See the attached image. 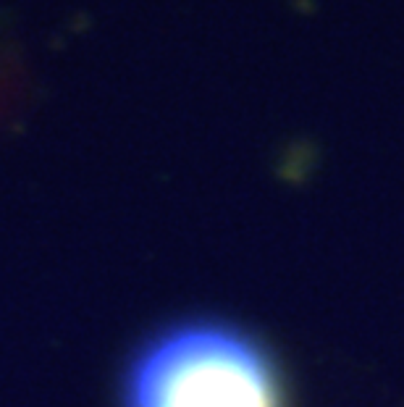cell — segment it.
Instances as JSON below:
<instances>
[{
  "instance_id": "1",
  "label": "cell",
  "mask_w": 404,
  "mask_h": 407,
  "mask_svg": "<svg viewBox=\"0 0 404 407\" xmlns=\"http://www.w3.org/2000/svg\"><path fill=\"white\" fill-rule=\"evenodd\" d=\"M121 407H284L271 358L244 331L194 321L134 352Z\"/></svg>"
}]
</instances>
